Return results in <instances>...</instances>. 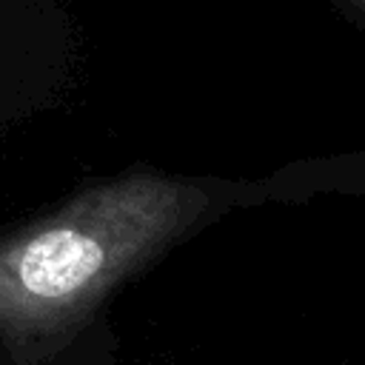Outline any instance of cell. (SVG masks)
Listing matches in <instances>:
<instances>
[{
    "label": "cell",
    "instance_id": "cell-1",
    "mask_svg": "<svg viewBox=\"0 0 365 365\" xmlns=\"http://www.w3.org/2000/svg\"><path fill=\"white\" fill-rule=\"evenodd\" d=\"M194 197L134 180L71 202L0 242V339L20 362L66 339L94 305L154 257L188 220Z\"/></svg>",
    "mask_w": 365,
    "mask_h": 365
}]
</instances>
